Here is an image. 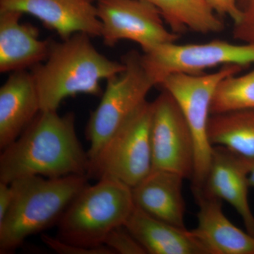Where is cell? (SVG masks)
<instances>
[{
	"instance_id": "cell-1",
	"label": "cell",
	"mask_w": 254,
	"mask_h": 254,
	"mask_svg": "<svg viewBox=\"0 0 254 254\" xmlns=\"http://www.w3.org/2000/svg\"><path fill=\"white\" fill-rule=\"evenodd\" d=\"M88 151L78 139L73 113L41 111L0 156V182L28 176L86 175Z\"/></svg>"
},
{
	"instance_id": "cell-2",
	"label": "cell",
	"mask_w": 254,
	"mask_h": 254,
	"mask_svg": "<svg viewBox=\"0 0 254 254\" xmlns=\"http://www.w3.org/2000/svg\"><path fill=\"white\" fill-rule=\"evenodd\" d=\"M91 38L77 33L60 42L52 41L46 61L31 68L41 111H58L64 100L78 94L100 96V82L125 69L123 62L98 52Z\"/></svg>"
},
{
	"instance_id": "cell-3",
	"label": "cell",
	"mask_w": 254,
	"mask_h": 254,
	"mask_svg": "<svg viewBox=\"0 0 254 254\" xmlns=\"http://www.w3.org/2000/svg\"><path fill=\"white\" fill-rule=\"evenodd\" d=\"M88 180L86 175H71L23 177L11 182L13 200L0 223V254L12 253L28 237L58 223Z\"/></svg>"
},
{
	"instance_id": "cell-4",
	"label": "cell",
	"mask_w": 254,
	"mask_h": 254,
	"mask_svg": "<svg viewBox=\"0 0 254 254\" xmlns=\"http://www.w3.org/2000/svg\"><path fill=\"white\" fill-rule=\"evenodd\" d=\"M134 207L131 187L103 177L73 198L58 222V238L81 247H101L113 229L125 225Z\"/></svg>"
},
{
	"instance_id": "cell-5",
	"label": "cell",
	"mask_w": 254,
	"mask_h": 254,
	"mask_svg": "<svg viewBox=\"0 0 254 254\" xmlns=\"http://www.w3.org/2000/svg\"><path fill=\"white\" fill-rule=\"evenodd\" d=\"M122 62L125 69L106 80L99 105L91 112L87 123L85 133L90 143L89 160L144 104L155 86L143 66L142 54L131 50L124 55Z\"/></svg>"
},
{
	"instance_id": "cell-6",
	"label": "cell",
	"mask_w": 254,
	"mask_h": 254,
	"mask_svg": "<svg viewBox=\"0 0 254 254\" xmlns=\"http://www.w3.org/2000/svg\"><path fill=\"white\" fill-rule=\"evenodd\" d=\"M245 68L242 65L227 64L211 73H172L159 86L176 100L193 133L195 167L192 187L203 188L210 168L213 146L208 141L207 129L215 91L224 78L238 74Z\"/></svg>"
},
{
	"instance_id": "cell-7",
	"label": "cell",
	"mask_w": 254,
	"mask_h": 254,
	"mask_svg": "<svg viewBox=\"0 0 254 254\" xmlns=\"http://www.w3.org/2000/svg\"><path fill=\"white\" fill-rule=\"evenodd\" d=\"M153 105L146 102L89 160L87 177H111L133 187L153 170L150 125Z\"/></svg>"
},
{
	"instance_id": "cell-8",
	"label": "cell",
	"mask_w": 254,
	"mask_h": 254,
	"mask_svg": "<svg viewBox=\"0 0 254 254\" xmlns=\"http://www.w3.org/2000/svg\"><path fill=\"white\" fill-rule=\"evenodd\" d=\"M142 62L155 86L172 73L201 74L205 69L227 64H254V44H234L213 40L200 44L167 43L142 54Z\"/></svg>"
},
{
	"instance_id": "cell-9",
	"label": "cell",
	"mask_w": 254,
	"mask_h": 254,
	"mask_svg": "<svg viewBox=\"0 0 254 254\" xmlns=\"http://www.w3.org/2000/svg\"><path fill=\"white\" fill-rule=\"evenodd\" d=\"M153 170H167L192 180L194 173L193 133L176 100L166 90L152 102Z\"/></svg>"
},
{
	"instance_id": "cell-10",
	"label": "cell",
	"mask_w": 254,
	"mask_h": 254,
	"mask_svg": "<svg viewBox=\"0 0 254 254\" xmlns=\"http://www.w3.org/2000/svg\"><path fill=\"white\" fill-rule=\"evenodd\" d=\"M95 5L101 38L109 48L127 40L139 45L145 53L178 40L179 35L165 26L159 10L144 0H97Z\"/></svg>"
},
{
	"instance_id": "cell-11",
	"label": "cell",
	"mask_w": 254,
	"mask_h": 254,
	"mask_svg": "<svg viewBox=\"0 0 254 254\" xmlns=\"http://www.w3.org/2000/svg\"><path fill=\"white\" fill-rule=\"evenodd\" d=\"M4 10L35 16L62 40L77 33L101 37L102 23L92 0H0V11Z\"/></svg>"
},
{
	"instance_id": "cell-12",
	"label": "cell",
	"mask_w": 254,
	"mask_h": 254,
	"mask_svg": "<svg viewBox=\"0 0 254 254\" xmlns=\"http://www.w3.org/2000/svg\"><path fill=\"white\" fill-rule=\"evenodd\" d=\"M248 160L232 150L213 145L203 188L208 194L230 203L240 215L247 232L254 237V215L249 202Z\"/></svg>"
},
{
	"instance_id": "cell-13",
	"label": "cell",
	"mask_w": 254,
	"mask_h": 254,
	"mask_svg": "<svg viewBox=\"0 0 254 254\" xmlns=\"http://www.w3.org/2000/svg\"><path fill=\"white\" fill-rule=\"evenodd\" d=\"M198 206V225L191 231L209 254H254V237L225 216L222 200L192 187Z\"/></svg>"
},
{
	"instance_id": "cell-14",
	"label": "cell",
	"mask_w": 254,
	"mask_h": 254,
	"mask_svg": "<svg viewBox=\"0 0 254 254\" xmlns=\"http://www.w3.org/2000/svg\"><path fill=\"white\" fill-rule=\"evenodd\" d=\"M23 13L0 11V72L27 70L46 61L51 40H41L39 30L21 23Z\"/></svg>"
},
{
	"instance_id": "cell-15",
	"label": "cell",
	"mask_w": 254,
	"mask_h": 254,
	"mask_svg": "<svg viewBox=\"0 0 254 254\" xmlns=\"http://www.w3.org/2000/svg\"><path fill=\"white\" fill-rule=\"evenodd\" d=\"M41 111L36 82L28 70L11 73L0 88V148L18 138Z\"/></svg>"
},
{
	"instance_id": "cell-16",
	"label": "cell",
	"mask_w": 254,
	"mask_h": 254,
	"mask_svg": "<svg viewBox=\"0 0 254 254\" xmlns=\"http://www.w3.org/2000/svg\"><path fill=\"white\" fill-rule=\"evenodd\" d=\"M184 177L173 172L152 170L136 186L132 197L137 208L175 226L185 227V202L182 195Z\"/></svg>"
},
{
	"instance_id": "cell-17",
	"label": "cell",
	"mask_w": 254,
	"mask_h": 254,
	"mask_svg": "<svg viewBox=\"0 0 254 254\" xmlns=\"http://www.w3.org/2000/svg\"><path fill=\"white\" fill-rule=\"evenodd\" d=\"M124 226L148 254H209L191 230L159 220L136 206Z\"/></svg>"
},
{
	"instance_id": "cell-18",
	"label": "cell",
	"mask_w": 254,
	"mask_h": 254,
	"mask_svg": "<svg viewBox=\"0 0 254 254\" xmlns=\"http://www.w3.org/2000/svg\"><path fill=\"white\" fill-rule=\"evenodd\" d=\"M156 7L174 33L191 31L202 34L217 33L225 29L207 0H144Z\"/></svg>"
},
{
	"instance_id": "cell-19",
	"label": "cell",
	"mask_w": 254,
	"mask_h": 254,
	"mask_svg": "<svg viewBox=\"0 0 254 254\" xmlns=\"http://www.w3.org/2000/svg\"><path fill=\"white\" fill-rule=\"evenodd\" d=\"M212 146L221 145L247 159H254V108L210 115L207 129Z\"/></svg>"
},
{
	"instance_id": "cell-20",
	"label": "cell",
	"mask_w": 254,
	"mask_h": 254,
	"mask_svg": "<svg viewBox=\"0 0 254 254\" xmlns=\"http://www.w3.org/2000/svg\"><path fill=\"white\" fill-rule=\"evenodd\" d=\"M247 108H254V67L245 74L227 76L219 83L210 115Z\"/></svg>"
},
{
	"instance_id": "cell-21",
	"label": "cell",
	"mask_w": 254,
	"mask_h": 254,
	"mask_svg": "<svg viewBox=\"0 0 254 254\" xmlns=\"http://www.w3.org/2000/svg\"><path fill=\"white\" fill-rule=\"evenodd\" d=\"M104 245L111 249L115 254H147L143 247L140 245L139 242L133 237L124 225L113 229L107 235L105 239Z\"/></svg>"
},
{
	"instance_id": "cell-22",
	"label": "cell",
	"mask_w": 254,
	"mask_h": 254,
	"mask_svg": "<svg viewBox=\"0 0 254 254\" xmlns=\"http://www.w3.org/2000/svg\"><path fill=\"white\" fill-rule=\"evenodd\" d=\"M41 240L52 250L60 254H115L111 249L103 245L98 247H86L71 245L58 238L43 235Z\"/></svg>"
},
{
	"instance_id": "cell-23",
	"label": "cell",
	"mask_w": 254,
	"mask_h": 254,
	"mask_svg": "<svg viewBox=\"0 0 254 254\" xmlns=\"http://www.w3.org/2000/svg\"><path fill=\"white\" fill-rule=\"evenodd\" d=\"M232 33L235 39L254 44V5L242 8V16L234 23Z\"/></svg>"
},
{
	"instance_id": "cell-24",
	"label": "cell",
	"mask_w": 254,
	"mask_h": 254,
	"mask_svg": "<svg viewBox=\"0 0 254 254\" xmlns=\"http://www.w3.org/2000/svg\"><path fill=\"white\" fill-rule=\"evenodd\" d=\"M217 14L225 15L231 18L234 23L240 19L242 8L239 5L238 0H207Z\"/></svg>"
},
{
	"instance_id": "cell-25",
	"label": "cell",
	"mask_w": 254,
	"mask_h": 254,
	"mask_svg": "<svg viewBox=\"0 0 254 254\" xmlns=\"http://www.w3.org/2000/svg\"><path fill=\"white\" fill-rule=\"evenodd\" d=\"M13 200V190L9 184L0 182V223L7 215Z\"/></svg>"
},
{
	"instance_id": "cell-26",
	"label": "cell",
	"mask_w": 254,
	"mask_h": 254,
	"mask_svg": "<svg viewBox=\"0 0 254 254\" xmlns=\"http://www.w3.org/2000/svg\"><path fill=\"white\" fill-rule=\"evenodd\" d=\"M247 160H248L249 166V183L250 187L254 188V159H247Z\"/></svg>"
},
{
	"instance_id": "cell-27",
	"label": "cell",
	"mask_w": 254,
	"mask_h": 254,
	"mask_svg": "<svg viewBox=\"0 0 254 254\" xmlns=\"http://www.w3.org/2000/svg\"><path fill=\"white\" fill-rule=\"evenodd\" d=\"M244 1H245V6L254 5V0H244Z\"/></svg>"
}]
</instances>
